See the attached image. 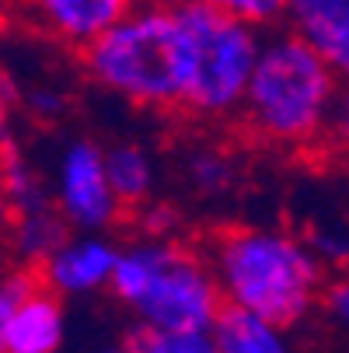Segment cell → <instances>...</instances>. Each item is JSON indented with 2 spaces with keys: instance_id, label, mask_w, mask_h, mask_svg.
I'll use <instances>...</instances> for the list:
<instances>
[{
  "instance_id": "obj_1",
  "label": "cell",
  "mask_w": 349,
  "mask_h": 353,
  "mask_svg": "<svg viewBox=\"0 0 349 353\" xmlns=\"http://www.w3.org/2000/svg\"><path fill=\"white\" fill-rule=\"evenodd\" d=\"M87 74L143 109L182 105L192 74V42L175 0H140L84 49Z\"/></svg>"
},
{
  "instance_id": "obj_2",
  "label": "cell",
  "mask_w": 349,
  "mask_h": 353,
  "mask_svg": "<svg viewBox=\"0 0 349 353\" xmlns=\"http://www.w3.org/2000/svg\"><path fill=\"white\" fill-rule=\"evenodd\" d=\"M210 266L231 305L259 312L290 329L321 290V259L315 248L269 228H231L213 238Z\"/></svg>"
},
{
  "instance_id": "obj_3",
  "label": "cell",
  "mask_w": 349,
  "mask_h": 353,
  "mask_svg": "<svg viewBox=\"0 0 349 353\" xmlns=\"http://www.w3.org/2000/svg\"><path fill=\"white\" fill-rule=\"evenodd\" d=\"M339 98V70L301 32L262 39L255 74L248 81L241 116L276 143H304L321 133Z\"/></svg>"
},
{
  "instance_id": "obj_4",
  "label": "cell",
  "mask_w": 349,
  "mask_h": 353,
  "mask_svg": "<svg viewBox=\"0 0 349 353\" xmlns=\"http://www.w3.org/2000/svg\"><path fill=\"white\" fill-rule=\"evenodd\" d=\"M175 11L192 42V74L182 109L203 119L241 112L248 81L262 53L259 28L213 4H195V0H175Z\"/></svg>"
},
{
  "instance_id": "obj_5",
  "label": "cell",
  "mask_w": 349,
  "mask_h": 353,
  "mask_svg": "<svg viewBox=\"0 0 349 353\" xmlns=\"http://www.w3.org/2000/svg\"><path fill=\"white\" fill-rule=\"evenodd\" d=\"M227 297L213 266L165 241L151 287L133 305L136 319L165 332H210Z\"/></svg>"
},
{
  "instance_id": "obj_6",
  "label": "cell",
  "mask_w": 349,
  "mask_h": 353,
  "mask_svg": "<svg viewBox=\"0 0 349 353\" xmlns=\"http://www.w3.org/2000/svg\"><path fill=\"white\" fill-rule=\"evenodd\" d=\"M56 207L77 231H105L116 224L123 199L109 182L105 150L91 140L67 143L56 168Z\"/></svg>"
},
{
  "instance_id": "obj_7",
  "label": "cell",
  "mask_w": 349,
  "mask_h": 353,
  "mask_svg": "<svg viewBox=\"0 0 349 353\" xmlns=\"http://www.w3.org/2000/svg\"><path fill=\"white\" fill-rule=\"evenodd\" d=\"M136 4L140 0H21V11L35 28L84 53Z\"/></svg>"
},
{
  "instance_id": "obj_8",
  "label": "cell",
  "mask_w": 349,
  "mask_h": 353,
  "mask_svg": "<svg viewBox=\"0 0 349 353\" xmlns=\"http://www.w3.org/2000/svg\"><path fill=\"white\" fill-rule=\"evenodd\" d=\"M119 263V248L98 238V231H84L81 238H67L39 273L56 294H91L109 287Z\"/></svg>"
},
{
  "instance_id": "obj_9",
  "label": "cell",
  "mask_w": 349,
  "mask_h": 353,
  "mask_svg": "<svg viewBox=\"0 0 349 353\" xmlns=\"http://www.w3.org/2000/svg\"><path fill=\"white\" fill-rule=\"evenodd\" d=\"M63 343V305L60 294L42 283L21 305L0 319V350L4 353H56Z\"/></svg>"
},
{
  "instance_id": "obj_10",
  "label": "cell",
  "mask_w": 349,
  "mask_h": 353,
  "mask_svg": "<svg viewBox=\"0 0 349 353\" xmlns=\"http://www.w3.org/2000/svg\"><path fill=\"white\" fill-rule=\"evenodd\" d=\"M286 21L349 81V0H286Z\"/></svg>"
},
{
  "instance_id": "obj_11",
  "label": "cell",
  "mask_w": 349,
  "mask_h": 353,
  "mask_svg": "<svg viewBox=\"0 0 349 353\" xmlns=\"http://www.w3.org/2000/svg\"><path fill=\"white\" fill-rule=\"evenodd\" d=\"M210 332H213L220 353H290L283 325L262 319L259 312L231 305V301L220 308Z\"/></svg>"
},
{
  "instance_id": "obj_12",
  "label": "cell",
  "mask_w": 349,
  "mask_h": 353,
  "mask_svg": "<svg viewBox=\"0 0 349 353\" xmlns=\"http://www.w3.org/2000/svg\"><path fill=\"white\" fill-rule=\"evenodd\" d=\"M67 238H70V221L63 217L60 207H45V210L14 217L11 245L25 266H42Z\"/></svg>"
},
{
  "instance_id": "obj_13",
  "label": "cell",
  "mask_w": 349,
  "mask_h": 353,
  "mask_svg": "<svg viewBox=\"0 0 349 353\" xmlns=\"http://www.w3.org/2000/svg\"><path fill=\"white\" fill-rule=\"evenodd\" d=\"M109 165V182L123 203H140L154 185V165L147 158V150L136 143H116L105 150Z\"/></svg>"
},
{
  "instance_id": "obj_14",
  "label": "cell",
  "mask_w": 349,
  "mask_h": 353,
  "mask_svg": "<svg viewBox=\"0 0 349 353\" xmlns=\"http://www.w3.org/2000/svg\"><path fill=\"white\" fill-rule=\"evenodd\" d=\"M129 353H220L213 332H165L151 325H136L126 343Z\"/></svg>"
},
{
  "instance_id": "obj_15",
  "label": "cell",
  "mask_w": 349,
  "mask_h": 353,
  "mask_svg": "<svg viewBox=\"0 0 349 353\" xmlns=\"http://www.w3.org/2000/svg\"><path fill=\"white\" fill-rule=\"evenodd\" d=\"M8 199H11V214H35L53 207V196L42 185V179L18 158L8 154Z\"/></svg>"
},
{
  "instance_id": "obj_16",
  "label": "cell",
  "mask_w": 349,
  "mask_h": 353,
  "mask_svg": "<svg viewBox=\"0 0 349 353\" xmlns=\"http://www.w3.org/2000/svg\"><path fill=\"white\" fill-rule=\"evenodd\" d=\"M195 4H213L255 28H269L286 18V0H195Z\"/></svg>"
},
{
  "instance_id": "obj_17",
  "label": "cell",
  "mask_w": 349,
  "mask_h": 353,
  "mask_svg": "<svg viewBox=\"0 0 349 353\" xmlns=\"http://www.w3.org/2000/svg\"><path fill=\"white\" fill-rule=\"evenodd\" d=\"M189 179L199 192H220L231 182V161L220 150H199L189 161Z\"/></svg>"
},
{
  "instance_id": "obj_18",
  "label": "cell",
  "mask_w": 349,
  "mask_h": 353,
  "mask_svg": "<svg viewBox=\"0 0 349 353\" xmlns=\"http://www.w3.org/2000/svg\"><path fill=\"white\" fill-rule=\"evenodd\" d=\"M328 312L342 329H349V276L328 287Z\"/></svg>"
},
{
  "instance_id": "obj_19",
  "label": "cell",
  "mask_w": 349,
  "mask_h": 353,
  "mask_svg": "<svg viewBox=\"0 0 349 353\" xmlns=\"http://www.w3.org/2000/svg\"><path fill=\"white\" fill-rule=\"evenodd\" d=\"M332 130H335V137L349 147V84L339 91V98H335V109H332Z\"/></svg>"
},
{
  "instance_id": "obj_20",
  "label": "cell",
  "mask_w": 349,
  "mask_h": 353,
  "mask_svg": "<svg viewBox=\"0 0 349 353\" xmlns=\"http://www.w3.org/2000/svg\"><path fill=\"white\" fill-rule=\"evenodd\" d=\"M28 105L42 116V119H49V116H60L63 112V102H60V94H53V91H35L32 98H28Z\"/></svg>"
},
{
  "instance_id": "obj_21",
  "label": "cell",
  "mask_w": 349,
  "mask_h": 353,
  "mask_svg": "<svg viewBox=\"0 0 349 353\" xmlns=\"http://www.w3.org/2000/svg\"><path fill=\"white\" fill-rule=\"evenodd\" d=\"M342 270H346V276H349V252H346V263H342Z\"/></svg>"
},
{
  "instance_id": "obj_22",
  "label": "cell",
  "mask_w": 349,
  "mask_h": 353,
  "mask_svg": "<svg viewBox=\"0 0 349 353\" xmlns=\"http://www.w3.org/2000/svg\"><path fill=\"white\" fill-rule=\"evenodd\" d=\"M102 353H129V350H102Z\"/></svg>"
},
{
  "instance_id": "obj_23",
  "label": "cell",
  "mask_w": 349,
  "mask_h": 353,
  "mask_svg": "<svg viewBox=\"0 0 349 353\" xmlns=\"http://www.w3.org/2000/svg\"><path fill=\"white\" fill-rule=\"evenodd\" d=\"M18 4H21V0H18Z\"/></svg>"
}]
</instances>
